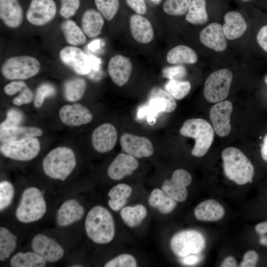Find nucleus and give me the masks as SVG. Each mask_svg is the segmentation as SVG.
I'll return each instance as SVG.
<instances>
[{
  "mask_svg": "<svg viewBox=\"0 0 267 267\" xmlns=\"http://www.w3.org/2000/svg\"><path fill=\"white\" fill-rule=\"evenodd\" d=\"M86 87V82L83 78H76L67 81L64 86L65 98L71 102L80 100L85 94Z\"/></svg>",
  "mask_w": 267,
  "mask_h": 267,
  "instance_id": "nucleus-36",
  "label": "nucleus"
},
{
  "mask_svg": "<svg viewBox=\"0 0 267 267\" xmlns=\"http://www.w3.org/2000/svg\"><path fill=\"white\" fill-rule=\"evenodd\" d=\"M85 215L84 207L75 199H68L59 208L56 222L60 226H66L81 220Z\"/></svg>",
  "mask_w": 267,
  "mask_h": 267,
  "instance_id": "nucleus-22",
  "label": "nucleus"
},
{
  "mask_svg": "<svg viewBox=\"0 0 267 267\" xmlns=\"http://www.w3.org/2000/svg\"><path fill=\"white\" fill-rule=\"evenodd\" d=\"M165 89L175 99L180 100L188 94L191 85L188 81L170 80L166 84Z\"/></svg>",
  "mask_w": 267,
  "mask_h": 267,
  "instance_id": "nucleus-39",
  "label": "nucleus"
},
{
  "mask_svg": "<svg viewBox=\"0 0 267 267\" xmlns=\"http://www.w3.org/2000/svg\"><path fill=\"white\" fill-rule=\"evenodd\" d=\"M255 230L260 235V243L267 246V221L257 223L255 226Z\"/></svg>",
  "mask_w": 267,
  "mask_h": 267,
  "instance_id": "nucleus-51",
  "label": "nucleus"
},
{
  "mask_svg": "<svg viewBox=\"0 0 267 267\" xmlns=\"http://www.w3.org/2000/svg\"><path fill=\"white\" fill-rule=\"evenodd\" d=\"M40 150V142L36 137L3 143L0 146V153L4 156L20 161L34 159Z\"/></svg>",
  "mask_w": 267,
  "mask_h": 267,
  "instance_id": "nucleus-9",
  "label": "nucleus"
},
{
  "mask_svg": "<svg viewBox=\"0 0 267 267\" xmlns=\"http://www.w3.org/2000/svg\"><path fill=\"white\" fill-rule=\"evenodd\" d=\"M163 74L165 77L170 80H180L186 76V71L184 67L178 65L165 69L163 70Z\"/></svg>",
  "mask_w": 267,
  "mask_h": 267,
  "instance_id": "nucleus-46",
  "label": "nucleus"
},
{
  "mask_svg": "<svg viewBox=\"0 0 267 267\" xmlns=\"http://www.w3.org/2000/svg\"><path fill=\"white\" fill-rule=\"evenodd\" d=\"M27 87V85L23 81H13L4 86V91L6 95H12L18 92H21Z\"/></svg>",
  "mask_w": 267,
  "mask_h": 267,
  "instance_id": "nucleus-49",
  "label": "nucleus"
},
{
  "mask_svg": "<svg viewBox=\"0 0 267 267\" xmlns=\"http://www.w3.org/2000/svg\"><path fill=\"white\" fill-rule=\"evenodd\" d=\"M199 39L203 44L216 51H223L227 47L222 26L216 22L212 23L203 29L200 33Z\"/></svg>",
  "mask_w": 267,
  "mask_h": 267,
  "instance_id": "nucleus-20",
  "label": "nucleus"
},
{
  "mask_svg": "<svg viewBox=\"0 0 267 267\" xmlns=\"http://www.w3.org/2000/svg\"><path fill=\"white\" fill-rule=\"evenodd\" d=\"M232 109V104L228 100L218 102L211 108L210 117L218 135L224 137L230 133V119Z\"/></svg>",
  "mask_w": 267,
  "mask_h": 267,
  "instance_id": "nucleus-14",
  "label": "nucleus"
},
{
  "mask_svg": "<svg viewBox=\"0 0 267 267\" xmlns=\"http://www.w3.org/2000/svg\"><path fill=\"white\" fill-rule=\"evenodd\" d=\"M42 134V130L35 127L16 126L0 128V141L1 143L28 137H38Z\"/></svg>",
  "mask_w": 267,
  "mask_h": 267,
  "instance_id": "nucleus-28",
  "label": "nucleus"
},
{
  "mask_svg": "<svg viewBox=\"0 0 267 267\" xmlns=\"http://www.w3.org/2000/svg\"><path fill=\"white\" fill-rule=\"evenodd\" d=\"M56 92L55 88L52 85L44 83L37 89L34 98V104L35 107H41L45 98L53 95Z\"/></svg>",
  "mask_w": 267,
  "mask_h": 267,
  "instance_id": "nucleus-42",
  "label": "nucleus"
},
{
  "mask_svg": "<svg viewBox=\"0 0 267 267\" xmlns=\"http://www.w3.org/2000/svg\"><path fill=\"white\" fill-rule=\"evenodd\" d=\"M206 246L203 234L195 230H185L176 233L171 239L170 247L173 253L183 258L202 252Z\"/></svg>",
  "mask_w": 267,
  "mask_h": 267,
  "instance_id": "nucleus-7",
  "label": "nucleus"
},
{
  "mask_svg": "<svg viewBox=\"0 0 267 267\" xmlns=\"http://www.w3.org/2000/svg\"><path fill=\"white\" fill-rule=\"evenodd\" d=\"M261 154L263 159L267 163V134L263 139V143L261 149Z\"/></svg>",
  "mask_w": 267,
  "mask_h": 267,
  "instance_id": "nucleus-54",
  "label": "nucleus"
},
{
  "mask_svg": "<svg viewBox=\"0 0 267 267\" xmlns=\"http://www.w3.org/2000/svg\"><path fill=\"white\" fill-rule=\"evenodd\" d=\"M191 181L192 177L189 172L184 169H178L174 171L170 179L164 181L162 190L177 202H182L187 197V186Z\"/></svg>",
  "mask_w": 267,
  "mask_h": 267,
  "instance_id": "nucleus-11",
  "label": "nucleus"
},
{
  "mask_svg": "<svg viewBox=\"0 0 267 267\" xmlns=\"http://www.w3.org/2000/svg\"><path fill=\"white\" fill-rule=\"evenodd\" d=\"M46 211V204L43 193L34 186L26 188L23 192L15 215L23 223H30L41 219Z\"/></svg>",
  "mask_w": 267,
  "mask_h": 267,
  "instance_id": "nucleus-5",
  "label": "nucleus"
},
{
  "mask_svg": "<svg viewBox=\"0 0 267 267\" xmlns=\"http://www.w3.org/2000/svg\"><path fill=\"white\" fill-rule=\"evenodd\" d=\"M61 29L66 41L73 46L83 44L86 42V35L75 21H64L61 24Z\"/></svg>",
  "mask_w": 267,
  "mask_h": 267,
  "instance_id": "nucleus-34",
  "label": "nucleus"
},
{
  "mask_svg": "<svg viewBox=\"0 0 267 267\" xmlns=\"http://www.w3.org/2000/svg\"><path fill=\"white\" fill-rule=\"evenodd\" d=\"M133 69L132 63L129 58L116 55L109 61L108 72L112 81L119 87H122L129 81Z\"/></svg>",
  "mask_w": 267,
  "mask_h": 267,
  "instance_id": "nucleus-18",
  "label": "nucleus"
},
{
  "mask_svg": "<svg viewBox=\"0 0 267 267\" xmlns=\"http://www.w3.org/2000/svg\"><path fill=\"white\" fill-rule=\"evenodd\" d=\"M0 17L9 28L19 27L23 22V13L18 0H0Z\"/></svg>",
  "mask_w": 267,
  "mask_h": 267,
  "instance_id": "nucleus-25",
  "label": "nucleus"
},
{
  "mask_svg": "<svg viewBox=\"0 0 267 267\" xmlns=\"http://www.w3.org/2000/svg\"><path fill=\"white\" fill-rule=\"evenodd\" d=\"M23 118L21 111L16 109H9L6 113L5 119L0 123V128L18 126Z\"/></svg>",
  "mask_w": 267,
  "mask_h": 267,
  "instance_id": "nucleus-44",
  "label": "nucleus"
},
{
  "mask_svg": "<svg viewBox=\"0 0 267 267\" xmlns=\"http://www.w3.org/2000/svg\"><path fill=\"white\" fill-rule=\"evenodd\" d=\"M259 260V255L254 250L246 252L243 257V260L239 265L241 267H256Z\"/></svg>",
  "mask_w": 267,
  "mask_h": 267,
  "instance_id": "nucleus-47",
  "label": "nucleus"
},
{
  "mask_svg": "<svg viewBox=\"0 0 267 267\" xmlns=\"http://www.w3.org/2000/svg\"><path fill=\"white\" fill-rule=\"evenodd\" d=\"M117 140V130L111 124L104 123L96 128L91 135V143L94 149L99 153L112 150Z\"/></svg>",
  "mask_w": 267,
  "mask_h": 267,
  "instance_id": "nucleus-16",
  "label": "nucleus"
},
{
  "mask_svg": "<svg viewBox=\"0 0 267 267\" xmlns=\"http://www.w3.org/2000/svg\"><path fill=\"white\" fill-rule=\"evenodd\" d=\"M148 106L150 113L153 114L160 112L171 113L175 110L177 103L168 91L157 87L152 89L149 93Z\"/></svg>",
  "mask_w": 267,
  "mask_h": 267,
  "instance_id": "nucleus-21",
  "label": "nucleus"
},
{
  "mask_svg": "<svg viewBox=\"0 0 267 267\" xmlns=\"http://www.w3.org/2000/svg\"><path fill=\"white\" fill-rule=\"evenodd\" d=\"M237 263L235 258L231 256H228L224 259L220 265L221 267H235Z\"/></svg>",
  "mask_w": 267,
  "mask_h": 267,
  "instance_id": "nucleus-53",
  "label": "nucleus"
},
{
  "mask_svg": "<svg viewBox=\"0 0 267 267\" xmlns=\"http://www.w3.org/2000/svg\"><path fill=\"white\" fill-rule=\"evenodd\" d=\"M59 57L63 63L80 75L89 74L93 67L91 58L76 46L63 47L59 52Z\"/></svg>",
  "mask_w": 267,
  "mask_h": 267,
  "instance_id": "nucleus-10",
  "label": "nucleus"
},
{
  "mask_svg": "<svg viewBox=\"0 0 267 267\" xmlns=\"http://www.w3.org/2000/svg\"><path fill=\"white\" fill-rule=\"evenodd\" d=\"M137 266L134 257L129 254H120L108 261L105 267H136Z\"/></svg>",
  "mask_w": 267,
  "mask_h": 267,
  "instance_id": "nucleus-43",
  "label": "nucleus"
},
{
  "mask_svg": "<svg viewBox=\"0 0 267 267\" xmlns=\"http://www.w3.org/2000/svg\"><path fill=\"white\" fill-rule=\"evenodd\" d=\"M146 215V208L140 204L125 207L122 209L120 213L122 220L130 227L139 225Z\"/></svg>",
  "mask_w": 267,
  "mask_h": 267,
  "instance_id": "nucleus-35",
  "label": "nucleus"
},
{
  "mask_svg": "<svg viewBox=\"0 0 267 267\" xmlns=\"http://www.w3.org/2000/svg\"><path fill=\"white\" fill-rule=\"evenodd\" d=\"M88 237L98 244H105L114 238L115 227L111 213L103 206L97 205L88 212L85 222Z\"/></svg>",
  "mask_w": 267,
  "mask_h": 267,
  "instance_id": "nucleus-1",
  "label": "nucleus"
},
{
  "mask_svg": "<svg viewBox=\"0 0 267 267\" xmlns=\"http://www.w3.org/2000/svg\"><path fill=\"white\" fill-rule=\"evenodd\" d=\"M233 76L227 69H219L211 73L206 79L204 95L211 103L223 101L228 96Z\"/></svg>",
  "mask_w": 267,
  "mask_h": 267,
  "instance_id": "nucleus-8",
  "label": "nucleus"
},
{
  "mask_svg": "<svg viewBox=\"0 0 267 267\" xmlns=\"http://www.w3.org/2000/svg\"><path fill=\"white\" fill-rule=\"evenodd\" d=\"M179 133L183 136L195 139V143L191 154L197 157H201L206 154L214 137V130L211 125L200 118H192L184 121Z\"/></svg>",
  "mask_w": 267,
  "mask_h": 267,
  "instance_id": "nucleus-4",
  "label": "nucleus"
},
{
  "mask_svg": "<svg viewBox=\"0 0 267 267\" xmlns=\"http://www.w3.org/2000/svg\"><path fill=\"white\" fill-rule=\"evenodd\" d=\"M264 80H265V83L267 85V75L265 76Z\"/></svg>",
  "mask_w": 267,
  "mask_h": 267,
  "instance_id": "nucleus-58",
  "label": "nucleus"
},
{
  "mask_svg": "<svg viewBox=\"0 0 267 267\" xmlns=\"http://www.w3.org/2000/svg\"><path fill=\"white\" fill-rule=\"evenodd\" d=\"M256 39L260 46L267 53V25L263 26L260 29Z\"/></svg>",
  "mask_w": 267,
  "mask_h": 267,
  "instance_id": "nucleus-52",
  "label": "nucleus"
},
{
  "mask_svg": "<svg viewBox=\"0 0 267 267\" xmlns=\"http://www.w3.org/2000/svg\"><path fill=\"white\" fill-rule=\"evenodd\" d=\"M194 215L199 221L215 222L221 220L225 215L223 207L214 199H208L200 203L194 210Z\"/></svg>",
  "mask_w": 267,
  "mask_h": 267,
  "instance_id": "nucleus-26",
  "label": "nucleus"
},
{
  "mask_svg": "<svg viewBox=\"0 0 267 267\" xmlns=\"http://www.w3.org/2000/svg\"><path fill=\"white\" fill-rule=\"evenodd\" d=\"M198 261V258L196 256L189 255L186 257H183L182 262L186 265H193L197 262Z\"/></svg>",
  "mask_w": 267,
  "mask_h": 267,
  "instance_id": "nucleus-55",
  "label": "nucleus"
},
{
  "mask_svg": "<svg viewBox=\"0 0 267 267\" xmlns=\"http://www.w3.org/2000/svg\"><path fill=\"white\" fill-rule=\"evenodd\" d=\"M71 267H82L83 266L82 265H80L76 264V265H73Z\"/></svg>",
  "mask_w": 267,
  "mask_h": 267,
  "instance_id": "nucleus-57",
  "label": "nucleus"
},
{
  "mask_svg": "<svg viewBox=\"0 0 267 267\" xmlns=\"http://www.w3.org/2000/svg\"><path fill=\"white\" fill-rule=\"evenodd\" d=\"M192 0H165L162 5L164 12L171 16L186 14Z\"/></svg>",
  "mask_w": 267,
  "mask_h": 267,
  "instance_id": "nucleus-38",
  "label": "nucleus"
},
{
  "mask_svg": "<svg viewBox=\"0 0 267 267\" xmlns=\"http://www.w3.org/2000/svg\"><path fill=\"white\" fill-rule=\"evenodd\" d=\"M104 24L103 17L94 9L87 10L82 16V29L89 38H94L98 36L102 32Z\"/></svg>",
  "mask_w": 267,
  "mask_h": 267,
  "instance_id": "nucleus-27",
  "label": "nucleus"
},
{
  "mask_svg": "<svg viewBox=\"0 0 267 267\" xmlns=\"http://www.w3.org/2000/svg\"><path fill=\"white\" fill-rule=\"evenodd\" d=\"M138 167L135 158L128 154H118L107 169V175L112 179L117 180L132 175Z\"/></svg>",
  "mask_w": 267,
  "mask_h": 267,
  "instance_id": "nucleus-19",
  "label": "nucleus"
},
{
  "mask_svg": "<svg viewBox=\"0 0 267 267\" xmlns=\"http://www.w3.org/2000/svg\"><path fill=\"white\" fill-rule=\"evenodd\" d=\"M241 2H243V3H249L250 2H251V1H252L253 0H239Z\"/></svg>",
  "mask_w": 267,
  "mask_h": 267,
  "instance_id": "nucleus-56",
  "label": "nucleus"
},
{
  "mask_svg": "<svg viewBox=\"0 0 267 267\" xmlns=\"http://www.w3.org/2000/svg\"><path fill=\"white\" fill-rule=\"evenodd\" d=\"M56 13V5L53 0H32L26 14L31 24L41 26L50 22Z\"/></svg>",
  "mask_w": 267,
  "mask_h": 267,
  "instance_id": "nucleus-12",
  "label": "nucleus"
},
{
  "mask_svg": "<svg viewBox=\"0 0 267 267\" xmlns=\"http://www.w3.org/2000/svg\"><path fill=\"white\" fill-rule=\"evenodd\" d=\"M34 95L31 90L27 87L21 93L13 99L14 105L20 106L30 103L33 99Z\"/></svg>",
  "mask_w": 267,
  "mask_h": 267,
  "instance_id": "nucleus-48",
  "label": "nucleus"
},
{
  "mask_svg": "<svg viewBox=\"0 0 267 267\" xmlns=\"http://www.w3.org/2000/svg\"><path fill=\"white\" fill-rule=\"evenodd\" d=\"M128 5L136 14L143 15L147 11L145 0H125Z\"/></svg>",
  "mask_w": 267,
  "mask_h": 267,
  "instance_id": "nucleus-50",
  "label": "nucleus"
},
{
  "mask_svg": "<svg viewBox=\"0 0 267 267\" xmlns=\"http://www.w3.org/2000/svg\"><path fill=\"white\" fill-rule=\"evenodd\" d=\"M59 116L64 124L71 127L87 124L92 119L90 111L79 103L63 106L59 110Z\"/></svg>",
  "mask_w": 267,
  "mask_h": 267,
  "instance_id": "nucleus-17",
  "label": "nucleus"
},
{
  "mask_svg": "<svg viewBox=\"0 0 267 267\" xmlns=\"http://www.w3.org/2000/svg\"><path fill=\"white\" fill-rule=\"evenodd\" d=\"M33 251L50 262H56L63 256L64 251L62 247L54 239L43 234H37L31 243Z\"/></svg>",
  "mask_w": 267,
  "mask_h": 267,
  "instance_id": "nucleus-13",
  "label": "nucleus"
},
{
  "mask_svg": "<svg viewBox=\"0 0 267 267\" xmlns=\"http://www.w3.org/2000/svg\"><path fill=\"white\" fill-rule=\"evenodd\" d=\"M77 161L74 151L66 146H59L52 149L43 159L42 167L48 177L64 181L76 166Z\"/></svg>",
  "mask_w": 267,
  "mask_h": 267,
  "instance_id": "nucleus-3",
  "label": "nucleus"
},
{
  "mask_svg": "<svg viewBox=\"0 0 267 267\" xmlns=\"http://www.w3.org/2000/svg\"><path fill=\"white\" fill-rule=\"evenodd\" d=\"M14 195V188L9 181L4 180L0 183V210L7 208L11 204Z\"/></svg>",
  "mask_w": 267,
  "mask_h": 267,
  "instance_id": "nucleus-41",
  "label": "nucleus"
},
{
  "mask_svg": "<svg viewBox=\"0 0 267 267\" xmlns=\"http://www.w3.org/2000/svg\"><path fill=\"white\" fill-rule=\"evenodd\" d=\"M60 15L68 19L75 15L80 6V0H60Z\"/></svg>",
  "mask_w": 267,
  "mask_h": 267,
  "instance_id": "nucleus-45",
  "label": "nucleus"
},
{
  "mask_svg": "<svg viewBox=\"0 0 267 267\" xmlns=\"http://www.w3.org/2000/svg\"><path fill=\"white\" fill-rule=\"evenodd\" d=\"M131 35L137 42L146 44L154 38V30L150 22L142 15L135 14L130 18Z\"/></svg>",
  "mask_w": 267,
  "mask_h": 267,
  "instance_id": "nucleus-23",
  "label": "nucleus"
},
{
  "mask_svg": "<svg viewBox=\"0 0 267 267\" xmlns=\"http://www.w3.org/2000/svg\"><path fill=\"white\" fill-rule=\"evenodd\" d=\"M12 267H44L46 261L35 252H19L10 259Z\"/></svg>",
  "mask_w": 267,
  "mask_h": 267,
  "instance_id": "nucleus-33",
  "label": "nucleus"
},
{
  "mask_svg": "<svg viewBox=\"0 0 267 267\" xmlns=\"http://www.w3.org/2000/svg\"><path fill=\"white\" fill-rule=\"evenodd\" d=\"M94 2L98 11L107 21L113 19L120 7L119 0H94Z\"/></svg>",
  "mask_w": 267,
  "mask_h": 267,
  "instance_id": "nucleus-40",
  "label": "nucleus"
},
{
  "mask_svg": "<svg viewBox=\"0 0 267 267\" xmlns=\"http://www.w3.org/2000/svg\"><path fill=\"white\" fill-rule=\"evenodd\" d=\"M132 188L125 183H119L113 186L108 192L110 199L108 201L109 207L113 211L122 209L130 197Z\"/></svg>",
  "mask_w": 267,
  "mask_h": 267,
  "instance_id": "nucleus-32",
  "label": "nucleus"
},
{
  "mask_svg": "<svg viewBox=\"0 0 267 267\" xmlns=\"http://www.w3.org/2000/svg\"><path fill=\"white\" fill-rule=\"evenodd\" d=\"M41 64L35 57L29 55L9 58L1 67L2 76L8 80H23L31 78L39 72Z\"/></svg>",
  "mask_w": 267,
  "mask_h": 267,
  "instance_id": "nucleus-6",
  "label": "nucleus"
},
{
  "mask_svg": "<svg viewBox=\"0 0 267 267\" xmlns=\"http://www.w3.org/2000/svg\"><path fill=\"white\" fill-rule=\"evenodd\" d=\"M225 175L238 185L252 182L255 169L250 160L239 149L234 147L225 148L222 153Z\"/></svg>",
  "mask_w": 267,
  "mask_h": 267,
  "instance_id": "nucleus-2",
  "label": "nucleus"
},
{
  "mask_svg": "<svg viewBox=\"0 0 267 267\" xmlns=\"http://www.w3.org/2000/svg\"><path fill=\"white\" fill-rule=\"evenodd\" d=\"M208 0H192L185 20L193 25H203L209 20Z\"/></svg>",
  "mask_w": 267,
  "mask_h": 267,
  "instance_id": "nucleus-30",
  "label": "nucleus"
},
{
  "mask_svg": "<svg viewBox=\"0 0 267 267\" xmlns=\"http://www.w3.org/2000/svg\"><path fill=\"white\" fill-rule=\"evenodd\" d=\"M222 29L226 38L233 40L241 37L247 29V24L242 14L235 10L226 12L223 16Z\"/></svg>",
  "mask_w": 267,
  "mask_h": 267,
  "instance_id": "nucleus-24",
  "label": "nucleus"
},
{
  "mask_svg": "<svg viewBox=\"0 0 267 267\" xmlns=\"http://www.w3.org/2000/svg\"><path fill=\"white\" fill-rule=\"evenodd\" d=\"M177 202L162 190L158 188L154 189L150 193L148 198L149 205L157 208L163 214H168L172 212L177 206Z\"/></svg>",
  "mask_w": 267,
  "mask_h": 267,
  "instance_id": "nucleus-31",
  "label": "nucleus"
},
{
  "mask_svg": "<svg viewBox=\"0 0 267 267\" xmlns=\"http://www.w3.org/2000/svg\"><path fill=\"white\" fill-rule=\"evenodd\" d=\"M17 236L7 228L0 227V260L4 261L14 251L17 244Z\"/></svg>",
  "mask_w": 267,
  "mask_h": 267,
  "instance_id": "nucleus-37",
  "label": "nucleus"
},
{
  "mask_svg": "<svg viewBox=\"0 0 267 267\" xmlns=\"http://www.w3.org/2000/svg\"><path fill=\"white\" fill-rule=\"evenodd\" d=\"M166 59L171 64H192L197 61L198 56L191 47L184 45H178L169 51Z\"/></svg>",
  "mask_w": 267,
  "mask_h": 267,
  "instance_id": "nucleus-29",
  "label": "nucleus"
},
{
  "mask_svg": "<svg viewBox=\"0 0 267 267\" xmlns=\"http://www.w3.org/2000/svg\"><path fill=\"white\" fill-rule=\"evenodd\" d=\"M122 149L135 158L150 157L154 152L151 141L147 137L124 133L120 137Z\"/></svg>",
  "mask_w": 267,
  "mask_h": 267,
  "instance_id": "nucleus-15",
  "label": "nucleus"
}]
</instances>
